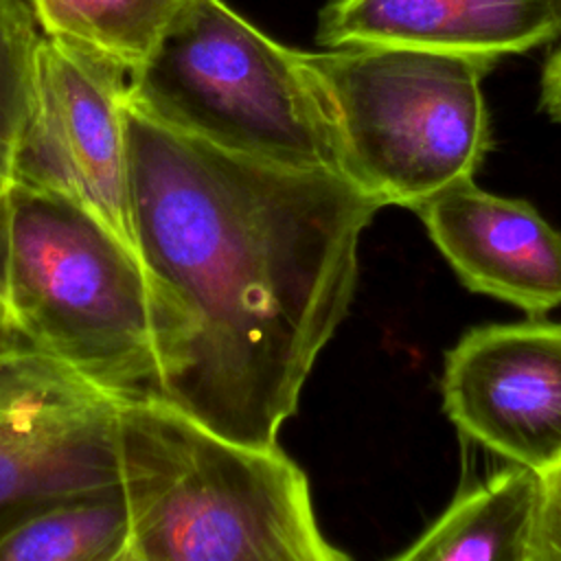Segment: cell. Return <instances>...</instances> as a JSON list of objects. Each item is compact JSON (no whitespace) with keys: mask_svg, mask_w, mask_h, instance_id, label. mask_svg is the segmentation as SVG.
Listing matches in <instances>:
<instances>
[{"mask_svg":"<svg viewBox=\"0 0 561 561\" xmlns=\"http://www.w3.org/2000/svg\"><path fill=\"white\" fill-rule=\"evenodd\" d=\"M123 114L158 399L226 438L274 445L353 302L359 239L383 206L340 171L232 153L129 94Z\"/></svg>","mask_w":561,"mask_h":561,"instance_id":"obj_1","label":"cell"},{"mask_svg":"<svg viewBox=\"0 0 561 561\" xmlns=\"http://www.w3.org/2000/svg\"><path fill=\"white\" fill-rule=\"evenodd\" d=\"M129 561H346L307 473L274 443L217 434L158 397L121 399Z\"/></svg>","mask_w":561,"mask_h":561,"instance_id":"obj_2","label":"cell"},{"mask_svg":"<svg viewBox=\"0 0 561 561\" xmlns=\"http://www.w3.org/2000/svg\"><path fill=\"white\" fill-rule=\"evenodd\" d=\"M7 335L118 399L158 397V311L140 259L79 204L7 191Z\"/></svg>","mask_w":561,"mask_h":561,"instance_id":"obj_3","label":"cell"},{"mask_svg":"<svg viewBox=\"0 0 561 561\" xmlns=\"http://www.w3.org/2000/svg\"><path fill=\"white\" fill-rule=\"evenodd\" d=\"M333 121L342 173L381 206L414 210L473 178L491 123V61L408 46L302 50Z\"/></svg>","mask_w":561,"mask_h":561,"instance_id":"obj_4","label":"cell"},{"mask_svg":"<svg viewBox=\"0 0 561 561\" xmlns=\"http://www.w3.org/2000/svg\"><path fill=\"white\" fill-rule=\"evenodd\" d=\"M127 94L160 123L232 153L342 173L305 53L267 37L224 0H195Z\"/></svg>","mask_w":561,"mask_h":561,"instance_id":"obj_5","label":"cell"},{"mask_svg":"<svg viewBox=\"0 0 561 561\" xmlns=\"http://www.w3.org/2000/svg\"><path fill=\"white\" fill-rule=\"evenodd\" d=\"M127 90L121 66L42 33L11 182L79 204L140 259L123 114Z\"/></svg>","mask_w":561,"mask_h":561,"instance_id":"obj_6","label":"cell"},{"mask_svg":"<svg viewBox=\"0 0 561 561\" xmlns=\"http://www.w3.org/2000/svg\"><path fill=\"white\" fill-rule=\"evenodd\" d=\"M121 399L48 353L0 337V524L121 484Z\"/></svg>","mask_w":561,"mask_h":561,"instance_id":"obj_7","label":"cell"},{"mask_svg":"<svg viewBox=\"0 0 561 561\" xmlns=\"http://www.w3.org/2000/svg\"><path fill=\"white\" fill-rule=\"evenodd\" d=\"M440 390L471 440L543 478L561 467V322L467 331L445 355Z\"/></svg>","mask_w":561,"mask_h":561,"instance_id":"obj_8","label":"cell"},{"mask_svg":"<svg viewBox=\"0 0 561 561\" xmlns=\"http://www.w3.org/2000/svg\"><path fill=\"white\" fill-rule=\"evenodd\" d=\"M414 213L467 289L533 316L561 307V232L530 202L467 178Z\"/></svg>","mask_w":561,"mask_h":561,"instance_id":"obj_9","label":"cell"},{"mask_svg":"<svg viewBox=\"0 0 561 561\" xmlns=\"http://www.w3.org/2000/svg\"><path fill=\"white\" fill-rule=\"evenodd\" d=\"M318 44L408 46L495 64L561 39V0H329Z\"/></svg>","mask_w":561,"mask_h":561,"instance_id":"obj_10","label":"cell"},{"mask_svg":"<svg viewBox=\"0 0 561 561\" xmlns=\"http://www.w3.org/2000/svg\"><path fill=\"white\" fill-rule=\"evenodd\" d=\"M543 476L511 462L460 493L445 513L394 559L399 561H528Z\"/></svg>","mask_w":561,"mask_h":561,"instance_id":"obj_11","label":"cell"},{"mask_svg":"<svg viewBox=\"0 0 561 561\" xmlns=\"http://www.w3.org/2000/svg\"><path fill=\"white\" fill-rule=\"evenodd\" d=\"M121 484L42 502L0 524V561H129Z\"/></svg>","mask_w":561,"mask_h":561,"instance_id":"obj_12","label":"cell"},{"mask_svg":"<svg viewBox=\"0 0 561 561\" xmlns=\"http://www.w3.org/2000/svg\"><path fill=\"white\" fill-rule=\"evenodd\" d=\"M46 37L121 66L129 81L158 53L195 0H31Z\"/></svg>","mask_w":561,"mask_h":561,"instance_id":"obj_13","label":"cell"},{"mask_svg":"<svg viewBox=\"0 0 561 561\" xmlns=\"http://www.w3.org/2000/svg\"><path fill=\"white\" fill-rule=\"evenodd\" d=\"M39 37L31 0H0V195L13 180V151L31 103Z\"/></svg>","mask_w":561,"mask_h":561,"instance_id":"obj_14","label":"cell"},{"mask_svg":"<svg viewBox=\"0 0 561 561\" xmlns=\"http://www.w3.org/2000/svg\"><path fill=\"white\" fill-rule=\"evenodd\" d=\"M528 561H561V489L546 478Z\"/></svg>","mask_w":561,"mask_h":561,"instance_id":"obj_15","label":"cell"},{"mask_svg":"<svg viewBox=\"0 0 561 561\" xmlns=\"http://www.w3.org/2000/svg\"><path fill=\"white\" fill-rule=\"evenodd\" d=\"M539 103L550 118L561 123V39L554 42V48L546 59V66L541 72Z\"/></svg>","mask_w":561,"mask_h":561,"instance_id":"obj_16","label":"cell"},{"mask_svg":"<svg viewBox=\"0 0 561 561\" xmlns=\"http://www.w3.org/2000/svg\"><path fill=\"white\" fill-rule=\"evenodd\" d=\"M0 333H7V197L0 195Z\"/></svg>","mask_w":561,"mask_h":561,"instance_id":"obj_17","label":"cell"},{"mask_svg":"<svg viewBox=\"0 0 561 561\" xmlns=\"http://www.w3.org/2000/svg\"><path fill=\"white\" fill-rule=\"evenodd\" d=\"M546 480H550V482H554L559 489H561V467L554 471V473H550V476H546Z\"/></svg>","mask_w":561,"mask_h":561,"instance_id":"obj_18","label":"cell"}]
</instances>
